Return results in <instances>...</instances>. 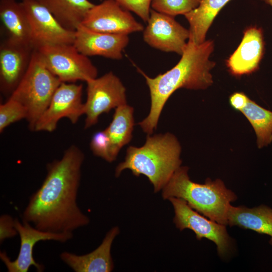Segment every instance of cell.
<instances>
[{
  "label": "cell",
  "mask_w": 272,
  "mask_h": 272,
  "mask_svg": "<svg viewBox=\"0 0 272 272\" xmlns=\"http://www.w3.org/2000/svg\"><path fill=\"white\" fill-rule=\"evenodd\" d=\"M35 49L30 44L9 38L0 45V90L10 96L17 88L30 64Z\"/></svg>",
  "instance_id": "5bb4252c"
},
{
  "label": "cell",
  "mask_w": 272,
  "mask_h": 272,
  "mask_svg": "<svg viewBox=\"0 0 272 272\" xmlns=\"http://www.w3.org/2000/svg\"><path fill=\"white\" fill-rule=\"evenodd\" d=\"M243 34L240 44L226 60L230 73L236 77L257 71L264 53V42L260 28L249 27Z\"/></svg>",
  "instance_id": "2e32d148"
},
{
  "label": "cell",
  "mask_w": 272,
  "mask_h": 272,
  "mask_svg": "<svg viewBox=\"0 0 272 272\" xmlns=\"http://www.w3.org/2000/svg\"><path fill=\"white\" fill-rule=\"evenodd\" d=\"M82 25L95 31L126 35L144 29L129 11L114 0H104L94 5L87 13Z\"/></svg>",
  "instance_id": "4fadbf2b"
},
{
  "label": "cell",
  "mask_w": 272,
  "mask_h": 272,
  "mask_svg": "<svg viewBox=\"0 0 272 272\" xmlns=\"http://www.w3.org/2000/svg\"><path fill=\"white\" fill-rule=\"evenodd\" d=\"M83 85L62 82L56 90L51 101L37 121L34 131L52 132L62 118H67L75 124L85 114L82 103Z\"/></svg>",
  "instance_id": "9c48e42d"
},
{
  "label": "cell",
  "mask_w": 272,
  "mask_h": 272,
  "mask_svg": "<svg viewBox=\"0 0 272 272\" xmlns=\"http://www.w3.org/2000/svg\"><path fill=\"white\" fill-rule=\"evenodd\" d=\"M85 128L96 124L103 113L126 104V89L112 72L86 82Z\"/></svg>",
  "instance_id": "ba28073f"
},
{
  "label": "cell",
  "mask_w": 272,
  "mask_h": 272,
  "mask_svg": "<svg viewBox=\"0 0 272 272\" xmlns=\"http://www.w3.org/2000/svg\"><path fill=\"white\" fill-rule=\"evenodd\" d=\"M261 1H263L266 4L272 7V0H261Z\"/></svg>",
  "instance_id": "f546056e"
},
{
  "label": "cell",
  "mask_w": 272,
  "mask_h": 272,
  "mask_svg": "<svg viewBox=\"0 0 272 272\" xmlns=\"http://www.w3.org/2000/svg\"><path fill=\"white\" fill-rule=\"evenodd\" d=\"M188 168L179 167L162 189L165 199L177 197L183 199L193 209L216 222L228 225V214L231 202L237 195L228 189L224 182L208 178L203 184L190 179Z\"/></svg>",
  "instance_id": "277c9868"
},
{
  "label": "cell",
  "mask_w": 272,
  "mask_h": 272,
  "mask_svg": "<svg viewBox=\"0 0 272 272\" xmlns=\"http://www.w3.org/2000/svg\"><path fill=\"white\" fill-rule=\"evenodd\" d=\"M36 50L47 69L62 82H86L97 77V67L73 44L46 45Z\"/></svg>",
  "instance_id": "8992f818"
},
{
  "label": "cell",
  "mask_w": 272,
  "mask_h": 272,
  "mask_svg": "<svg viewBox=\"0 0 272 272\" xmlns=\"http://www.w3.org/2000/svg\"><path fill=\"white\" fill-rule=\"evenodd\" d=\"M118 227L111 228L101 244L94 250L84 255L68 251L60 254L61 260L75 272H109L114 268L111 254L113 241L119 234Z\"/></svg>",
  "instance_id": "e0dca14e"
},
{
  "label": "cell",
  "mask_w": 272,
  "mask_h": 272,
  "mask_svg": "<svg viewBox=\"0 0 272 272\" xmlns=\"http://www.w3.org/2000/svg\"><path fill=\"white\" fill-rule=\"evenodd\" d=\"M202 0H153L152 9L175 17L189 13L200 4Z\"/></svg>",
  "instance_id": "cb8c5ba5"
},
{
  "label": "cell",
  "mask_w": 272,
  "mask_h": 272,
  "mask_svg": "<svg viewBox=\"0 0 272 272\" xmlns=\"http://www.w3.org/2000/svg\"><path fill=\"white\" fill-rule=\"evenodd\" d=\"M230 1L202 0L197 8L184 15L189 25L188 41L196 45L203 42L215 17Z\"/></svg>",
  "instance_id": "d6986e66"
},
{
  "label": "cell",
  "mask_w": 272,
  "mask_h": 272,
  "mask_svg": "<svg viewBox=\"0 0 272 272\" xmlns=\"http://www.w3.org/2000/svg\"><path fill=\"white\" fill-rule=\"evenodd\" d=\"M15 226L20 239L18 256L12 260L5 251H1L0 258L8 272H27L33 266L39 272L44 269L43 265L37 262L33 256V248L40 241L53 240L65 243L72 239L73 234L54 233L40 230L29 223L15 219Z\"/></svg>",
  "instance_id": "8fae6325"
},
{
  "label": "cell",
  "mask_w": 272,
  "mask_h": 272,
  "mask_svg": "<svg viewBox=\"0 0 272 272\" xmlns=\"http://www.w3.org/2000/svg\"><path fill=\"white\" fill-rule=\"evenodd\" d=\"M133 108L127 104L115 109L112 121L105 130L110 143L111 162L116 160L121 149L132 139L134 125Z\"/></svg>",
  "instance_id": "44dd1931"
},
{
  "label": "cell",
  "mask_w": 272,
  "mask_h": 272,
  "mask_svg": "<svg viewBox=\"0 0 272 272\" xmlns=\"http://www.w3.org/2000/svg\"><path fill=\"white\" fill-rule=\"evenodd\" d=\"M181 151L180 144L173 134H148L143 146L128 147L124 161L116 168L115 176L129 169L136 176H146L153 184L154 192H158L181 166Z\"/></svg>",
  "instance_id": "3957f363"
},
{
  "label": "cell",
  "mask_w": 272,
  "mask_h": 272,
  "mask_svg": "<svg viewBox=\"0 0 272 272\" xmlns=\"http://www.w3.org/2000/svg\"><path fill=\"white\" fill-rule=\"evenodd\" d=\"M214 48L210 40L198 45L188 41L181 59L170 70L151 78L139 70L146 79L151 97L149 113L138 123L144 132L151 134L156 129L166 102L176 90H204L212 85L211 71L216 63L209 58Z\"/></svg>",
  "instance_id": "7a4b0ae2"
},
{
  "label": "cell",
  "mask_w": 272,
  "mask_h": 272,
  "mask_svg": "<svg viewBox=\"0 0 272 272\" xmlns=\"http://www.w3.org/2000/svg\"><path fill=\"white\" fill-rule=\"evenodd\" d=\"M125 9L131 11L147 22L153 0H114Z\"/></svg>",
  "instance_id": "4316f807"
},
{
  "label": "cell",
  "mask_w": 272,
  "mask_h": 272,
  "mask_svg": "<svg viewBox=\"0 0 272 272\" xmlns=\"http://www.w3.org/2000/svg\"><path fill=\"white\" fill-rule=\"evenodd\" d=\"M0 17L8 32V38L31 45L30 26L21 2L1 0Z\"/></svg>",
  "instance_id": "7402d4cb"
},
{
  "label": "cell",
  "mask_w": 272,
  "mask_h": 272,
  "mask_svg": "<svg viewBox=\"0 0 272 272\" xmlns=\"http://www.w3.org/2000/svg\"><path fill=\"white\" fill-rule=\"evenodd\" d=\"M110 147V140L105 129L97 131L93 134L90 142V149L95 156L112 162Z\"/></svg>",
  "instance_id": "484cf974"
},
{
  "label": "cell",
  "mask_w": 272,
  "mask_h": 272,
  "mask_svg": "<svg viewBox=\"0 0 272 272\" xmlns=\"http://www.w3.org/2000/svg\"><path fill=\"white\" fill-rule=\"evenodd\" d=\"M249 98L242 92H235L229 97L231 107L236 110L241 111L246 106Z\"/></svg>",
  "instance_id": "f1b7e54d"
},
{
  "label": "cell",
  "mask_w": 272,
  "mask_h": 272,
  "mask_svg": "<svg viewBox=\"0 0 272 272\" xmlns=\"http://www.w3.org/2000/svg\"><path fill=\"white\" fill-rule=\"evenodd\" d=\"M18 234L15 226V219L8 214L0 217V242L6 239L13 238Z\"/></svg>",
  "instance_id": "83f0119b"
},
{
  "label": "cell",
  "mask_w": 272,
  "mask_h": 272,
  "mask_svg": "<svg viewBox=\"0 0 272 272\" xmlns=\"http://www.w3.org/2000/svg\"><path fill=\"white\" fill-rule=\"evenodd\" d=\"M35 49L46 45L73 44L75 31L64 28L50 11L37 0H22Z\"/></svg>",
  "instance_id": "30bf717a"
},
{
  "label": "cell",
  "mask_w": 272,
  "mask_h": 272,
  "mask_svg": "<svg viewBox=\"0 0 272 272\" xmlns=\"http://www.w3.org/2000/svg\"><path fill=\"white\" fill-rule=\"evenodd\" d=\"M173 205L175 216L173 222L180 231L192 230L197 239L206 238L217 246L218 255L226 258L233 249V240L228 234L226 226L216 222L200 214L183 199L177 197L168 199Z\"/></svg>",
  "instance_id": "52a82bcc"
},
{
  "label": "cell",
  "mask_w": 272,
  "mask_h": 272,
  "mask_svg": "<svg viewBox=\"0 0 272 272\" xmlns=\"http://www.w3.org/2000/svg\"><path fill=\"white\" fill-rule=\"evenodd\" d=\"M84 160L83 152L72 145L60 159L47 164L46 177L29 197L22 221L40 230L54 233L73 234L87 226L89 218L77 201Z\"/></svg>",
  "instance_id": "6da1fadb"
},
{
  "label": "cell",
  "mask_w": 272,
  "mask_h": 272,
  "mask_svg": "<svg viewBox=\"0 0 272 272\" xmlns=\"http://www.w3.org/2000/svg\"><path fill=\"white\" fill-rule=\"evenodd\" d=\"M28 113L26 108L18 101L9 98L0 105V132L11 124L23 119H27Z\"/></svg>",
  "instance_id": "d4e9b609"
},
{
  "label": "cell",
  "mask_w": 272,
  "mask_h": 272,
  "mask_svg": "<svg viewBox=\"0 0 272 272\" xmlns=\"http://www.w3.org/2000/svg\"><path fill=\"white\" fill-rule=\"evenodd\" d=\"M61 83L47 69L35 49L25 75L9 97L27 109L26 120L31 130L34 131L37 121L48 107Z\"/></svg>",
  "instance_id": "5b68a950"
},
{
  "label": "cell",
  "mask_w": 272,
  "mask_h": 272,
  "mask_svg": "<svg viewBox=\"0 0 272 272\" xmlns=\"http://www.w3.org/2000/svg\"><path fill=\"white\" fill-rule=\"evenodd\" d=\"M65 29L75 31L94 4L89 0H37Z\"/></svg>",
  "instance_id": "ffe728a7"
},
{
  "label": "cell",
  "mask_w": 272,
  "mask_h": 272,
  "mask_svg": "<svg viewBox=\"0 0 272 272\" xmlns=\"http://www.w3.org/2000/svg\"><path fill=\"white\" fill-rule=\"evenodd\" d=\"M228 225L254 231L270 236L272 245V209L265 205L252 208L244 206H230L228 214Z\"/></svg>",
  "instance_id": "ac0fdd59"
},
{
  "label": "cell",
  "mask_w": 272,
  "mask_h": 272,
  "mask_svg": "<svg viewBox=\"0 0 272 272\" xmlns=\"http://www.w3.org/2000/svg\"><path fill=\"white\" fill-rule=\"evenodd\" d=\"M240 112L248 119L256 135L258 148L261 149L272 142V111L266 109L249 98Z\"/></svg>",
  "instance_id": "603a6c76"
},
{
  "label": "cell",
  "mask_w": 272,
  "mask_h": 272,
  "mask_svg": "<svg viewBox=\"0 0 272 272\" xmlns=\"http://www.w3.org/2000/svg\"><path fill=\"white\" fill-rule=\"evenodd\" d=\"M147 23L143 30V39L149 45L163 51L183 54L189 39V30L173 17L153 9L151 10Z\"/></svg>",
  "instance_id": "7c38bea8"
},
{
  "label": "cell",
  "mask_w": 272,
  "mask_h": 272,
  "mask_svg": "<svg viewBox=\"0 0 272 272\" xmlns=\"http://www.w3.org/2000/svg\"><path fill=\"white\" fill-rule=\"evenodd\" d=\"M128 35L93 31L81 24L75 31L74 45L87 56L119 60L129 43Z\"/></svg>",
  "instance_id": "9a60e30c"
}]
</instances>
